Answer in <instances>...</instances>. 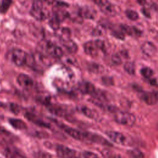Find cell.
I'll return each mask as SVG.
<instances>
[{
	"mask_svg": "<svg viewBox=\"0 0 158 158\" xmlns=\"http://www.w3.org/2000/svg\"><path fill=\"white\" fill-rule=\"evenodd\" d=\"M112 61L115 65H120L122 63V59L118 54H114L112 56Z\"/></svg>",
	"mask_w": 158,
	"mask_h": 158,
	"instance_id": "4dcf8cb0",
	"label": "cell"
},
{
	"mask_svg": "<svg viewBox=\"0 0 158 158\" xmlns=\"http://www.w3.org/2000/svg\"><path fill=\"white\" fill-rule=\"evenodd\" d=\"M125 14H126V16L131 20H136L139 18L138 14L133 10H130V9L127 10L125 11Z\"/></svg>",
	"mask_w": 158,
	"mask_h": 158,
	"instance_id": "d4e9b609",
	"label": "cell"
},
{
	"mask_svg": "<svg viewBox=\"0 0 158 158\" xmlns=\"http://www.w3.org/2000/svg\"><path fill=\"white\" fill-rule=\"evenodd\" d=\"M33 158H51V154L42 151L35 152L33 154Z\"/></svg>",
	"mask_w": 158,
	"mask_h": 158,
	"instance_id": "4316f807",
	"label": "cell"
},
{
	"mask_svg": "<svg viewBox=\"0 0 158 158\" xmlns=\"http://www.w3.org/2000/svg\"><path fill=\"white\" fill-rule=\"evenodd\" d=\"M81 155L83 158H101L98 154L89 151H83Z\"/></svg>",
	"mask_w": 158,
	"mask_h": 158,
	"instance_id": "f1b7e54d",
	"label": "cell"
},
{
	"mask_svg": "<svg viewBox=\"0 0 158 158\" xmlns=\"http://www.w3.org/2000/svg\"><path fill=\"white\" fill-rule=\"evenodd\" d=\"M10 124L15 129L25 130L27 128V124L22 120L18 118H10L9 120Z\"/></svg>",
	"mask_w": 158,
	"mask_h": 158,
	"instance_id": "2e32d148",
	"label": "cell"
},
{
	"mask_svg": "<svg viewBox=\"0 0 158 158\" xmlns=\"http://www.w3.org/2000/svg\"><path fill=\"white\" fill-rule=\"evenodd\" d=\"M22 158H26V157H24V156H23Z\"/></svg>",
	"mask_w": 158,
	"mask_h": 158,
	"instance_id": "f35d334b",
	"label": "cell"
},
{
	"mask_svg": "<svg viewBox=\"0 0 158 158\" xmlns=\"http://www.w3.org/2000/svg\"><path fill=\"white\" fill-rule=\"evenodd\" d=\"M125 70L130 75H133L135 73V66L133 62H127L124 64Z\"/></svg>",
	"mask_w": 158,
	"mask_h": 158,
	"instance_id": "cb8c5ba5",
	"label": "cell"
},
{
	"mask_svg": "<svg viewBox=\"0 0 158 158\" xmlns=\"http://www.w3.org/2000/svg\"><path fill=\"white\" fill-rule=\"evenodd\" d=\"M156 99H157V101H158V91H154L153 92Z\"/></svg>",
	"mask_w": 158,
	"mask_h": 158,
	"instance_id": "8d00e7d4",
	"label": "cell"
},
{
	"mask_svg": "<svg viewBox=\"0 0 158 158\" xmlns=\"http://www.w3.org/2000/svg\"><path fill=\"white\" fill-rule=\"evenodd\" d=\"M25 117L27 118L30 120V122H33L34 124L41 127H44V128H49L50 124L46 122L43 120H42L40 117L36 115L35 114H33L30 112H27L25 114Z\"/></svg>",
	"mask_w": 158,
	"mask_h": 158,
	"instance_id": "30bf717a",
	"label": "cell"
},
{
	"mask_svg": "<svg viewBox=\"0 0 158 158\" xmlns=\"http://www.w3.org/2000/svg\"><path fill=\"white\" fill-rule=\"evenodd\" d=\"M141 49L146 56H152L156 53V47L150 41H146L141 45Z\"/></svg>",
	"mask_w": 158,
	"mask_h": 158,
	"instance_id": "7c38bea8",
	"label": "cell"
},
{
	"mask_svg": "<svg viewBox=\"0 0 158 158\" xmlns=\"http://www.w3.org/2000/svg\"><path fill=\"white\" fill-rule=\"evenodd\" d=\"M88 69L91 72H93L95 73H100L104 71V67L102 65L98 64H95V63L91 64L89 65Z\"/></svg>",
	"mask_w": 158,
	"mask_h": 158,
	"instance_id": "7402d4cb",
	"label": "cell"
},
{
	"mask_svg": "<svg viewBox=\"0 0 158 158\" xmlns=\"http://www.w3.org/2000/svg\"><path fill=\"white\" fill-rule=\"evenodd\" d=\"M112 80L111 78L110 77H105L102 78V82L107 85H112Z\"/></svg>",
	"mask_w": 158,
	"mask_h": 158,
	"instance_id": "836d02e7",
	"label": "cell"
},
{
	"mask_svg": "<svg viewBox=\"0 0 158 158\" xmlns=\"http://www.w3.org/2000/svg\"><path fill=\"white\" fill-rule=\"evenodd\" d=\"M127 154L130 158H144V157L143 152L138 149L128 150Z\"/></svg>",
	"mask_w": 158,
	"mask_h": 158,
	"instance_id": "d6986e66",
	"label": "cell"
},
{
	"mask_svg": "<svg viewBox=\"0 0 158 158\" xmlns=\"http://www.w3.org/2000/svg\"><path fill=\"white\" fill-rule=\"evenodd\" d=\"M141 75L146 78H151L153 75V71L149 67H144L141 70Z\"/></svg>",
	"mask_w": 158,
	"mask_h": 158,
	"instance_id": "484cf974",
	"label": "cell"
},
{
	"mask_svg": "<svg viewBox=\"0 0 158 158\" xmlns=\"http://www.w3.org/2000/svg\"><path fill=\"white\" fill-rule=\"evenodd\" d=\"M80 91L84 93V94H93L94 92L96 91V89L94 88V86L88 81L82 82L80 85L79 87Z\"/></svg>",
	"mask_w": 158,
	"mask_h": 158,
	"instance_id": "5bb4252c",
	"label": "cell"
},
{
	"mask_svg": "<svg viewBox=\"0 0 158 158\" xmlns=\"http://www.w3.org/2000/svg\"><path fill=\"white\" fill-rule=\"evenodd\" d=\"M61 128L67 135L75 139L83 141H92L93 133L81 131L64 125H61Z\"/></svg>",
	"mask_w": 158,
	"mask_h": 158,
	"instance_id": "7a4b0ae2",
	"label": "cell"
},
{
	"mask_svg": "<svg viewBox=\"0 0 158 158\" xmlns=\"http://www.w3.org/2000/svg\"><path fill=\"white\" fill-rule=\"evenodd\" d=\"M94 41H95V43L99 49H103V48L104 47V43L103 41H102L101 40H96Z\"/></svg>",
	"mask_w": 158,
	"mask_h": 158,
	"instance_id": "d6a6232c",
	"label": "cell"
},
{
	"mask_svg": "<svg viewBox=\"0 0 158 158\" xmlns=\"http://www.w3.org/2000/svg\"><path fill=\"white\" fill-rule=\"evenodd\" d=\"M17 81L22 88L26 89H31L35 84L33 79L28 75L24 73L19 75L17 78Z\"/></svg>",
	"mask_w": 158,
	"mask_h": 158,
	"instance_id": "ba28073f",
	"label": "cell"
},
{
	"mask_svg": "<svg viewBox=\"0 0 158 158\" xmlns=\"http://www.w3.org/2000/svg\"><path fill=\"white\" fill-rule=\"evenodd\" d=\"M140 99L148 105H153L157 102V99L153 93L142 92L140 94Z\"/></svg>",
	"mask_w": 158,
	"mask_h": 158,
	"instance_id": "4fadbf2b",
	"label": "cell"
},
{
	"mask_svg": "<svg viewBox=\"0 0 158 158\" xmlns=\"http://www.w3.org/2000/svg\"><path fill=\"white\" fill-rule=\"evenodd\" d=\"M49 109H50V110L51 112H52V113H54V114H56L59 116H64L65 115L67 114L65 110L60 106H52L50 107Z\"/></svg>",
	"mask_w": 158,
	"mask_h": 158,
	"instance_id": "ffe728a7",
	"label": "cell"
},
{
	"mask_svg": "<svg viewBox=\"0 0 158 158\" xmlns=\"http://www.w3.org/2000/svg\"><path fill=\"white\" fill-rule=\"evenodd\" d=\"M83 48H84L85 52L87 55H89L91 56H96L98 51L99 50L94 41H89L85 43Z\"/></svg>",
	"mask_w": 158,
	"mask_h": 158,
	"instance_id": "8fae6325",
	"label": "cell"
},
{
	"mask_svg": "<svg viewBox=\"0 0 158 158\" xmlns=\"http://www.w3.org/2000/svg\"><path fill=\"white\" fill-rule=\"evenodd\" d=\"M63 45L65 48V49L70 52V53H75L77 51L78 46L77 44L72 40H66L62 41Z\"/></svg>",
	"mask_w": 158,
	"mask_h": 158,
	"instance_id": "9a60e30c",
	"label": "cell"
},
{
	"mask_svg": "<svg viewBox=\"0 0 158 158\" xmlns=\"http://www.w3.org/2000/svg\"><path fill=\"white\" fill-rule=\"evenodd\" d=\"M94 2L98 5L100 10L105 14L109 16H114L116 13L114 6L107 1H96Z\"/></svg>",
	"mask_w": 158,
	"mask_h": 158,
	"instance_id": "52a82bcc",
	"label": "cell"
},
{
	"mask_svg": "<svg viewBox=\"0 0 158 158\" xmlns=\"http://www.w3.org/2000/svg\"><path fill=\"white\" fill-rule=\"evenodd\" d=\"M9 59L16 65L22 66L27 63L28 55L21 49H14L8 54Z\"/></svg>",
	"mask_w": 158,
	"mask_h": 158,
	"instance_id": "3957f363",
	"label": "cell"
},
{
	"mask_svg": "<svg viewBox=\"0 0 158 158\" xmlns=\"http://www.w3.org/2000/svg\"><path fill=\"white\" fill-rule=\"evenodd\" d=\"M81 16L87 19H93L95 16V12L94 9L89 7H85L81 10Z\"/></svg>",
	"mask_w": 158,
	"mask_h": 158,
	"instance_id": "ac0fdd59",
	"label": "cell"
},
{
	"mask_svg": "<svg viewBox=\"0 0 158 158\" xmlns=\"http://www.w3.org/2000/svg\"><path fill=\"white\" fill-rule=\"evenodd\" d=\"M103 155L106 158H123L120 154H115L109 151H105L103 152Z\"/></svg>",
	"mask_w": 158,
	"mask_h": 158,
	"instance_id": "f546056e",
	"label": "cell"
},
{
	"mask_svg": "<svg viewBox=\"0 0 158 158\" xmlns=\"http://www.w3.org/2000/svg\"><path fill=\"white\" fill-rule=\"evenodd\" d=\"M30 14L36 20H43L49 17L50 12L44 4V2L36 1L33 2Z\"/></svg>",
	"mask_w": 158,
	"mask_h": 158,
	"instance_id": "6da1fadb",
	"label": "cell"
},
{
	"mask_svg": "<svg viewBox=\"0 0 158 158\" xmlns=\"http://www.w3.org/2000/svg\"><path fill=\"white\" fill-rule=\"evenodd\" d=\"M114 120L119 124L131 127L135 124L136 122V117L130 112L118 111L115 114Z\"/></svg>",
	"mask_w": 158,
	"mask_h": 158,
	"instance_id": "277c9868",
	"label": "cell"
},
{
	"mask_svg": "<svg viewBox=\"0 0 158 158\" xmlns=\"http://www.w3.org/2000/svg\"><path fill=\"white\" fill-rule=\"evenodd\" d=\"M60 20L56 15H54L50 19L49 23L52 29L54 30H57L60 27Z\"/></svg>",
	"mask_w": 158,
	"mask_h": 158,
	"instance_id": "603a6c76",
	"label": "cell"
},
{
	"mask_svg": "<svg viewBox=\"0 0 158 158\" xmlns=\"http://www.w3.org/2000/svg\"><path fill=\"white\" fill-rule=\"evenodd\" d=\"M56 152L61 158H81V154L78 151L64 145H57Z\"/></svg>",
	"mask_w": 158,
	"mask_h": 158,
	"instance_id": "5b68a950",
	"label": "cell"
},
{
	"mask_svg": "<svg viewBox=\"0 0 158 158\" xmlns=\"http://www.w3.org/2000/svg\"><path fill=\"white\" fill-rule=\"evenodd\" d=\"M112 35H114L115 37L121 39V40H123L124 39V35L122 31H114L112 33Z\"/></svg>",
	"mask_w": 158,
	"mask_h": 158,
	"instance_id": "1f68e13d",
	"label": "cell"
},
{
	"mask_svg": "<svg viewBox=\"0 0 158 158\" xmlns=\"http://www.w3.org/2000/svg\"><path fill=\"white\" fill-rule=\"evenodd\" d=\"M12 1H2L0 4V12L1 13L6 12L10 7Z\"/></svg>",
	"mask_w": 158,
	"mask_h": 158,
	"instance_id": "83f0119b",
	"label": "cell"
},
{
	"mask_svg": "<svg viewBox=\"0 0 158 158\" xmlns=\"http://www.w3.org/2000/svg\"><path fill=\"white\" fill-rule=\"evenodd\" d=\"M122 31H124L127 34L129 35H136V36H139L141 34L140 31L137 29L135 27H130L127 25H122L120 26Z\"/></svg>",
	"mask_w": 158,
	"mask_h": 158,
	"instance_id": "e0dca14e",
	"label": "cell"
},
{
	"mask_svg": "<svg viewBox=\"0 0 158 158\" xmlns=\"http://www.w3.org/2000/svg\"><path fill=\"white\" fill-rule=\"evenodd\" d=\"M11 109L14 112V113H18L19 112V106L17 104H13L11 105Z\"/></svg>",
	"mask_w": 158,
	"mask_h": 158,
	"instance_id": "e575fe53",
	"label": "cell"
},
{
	"mask_svg": "<svg viewBox=\"0 0 158 158\" xmlns=\"http://www.w3.org/2000/svg\"><path fill=\"white\" fill-rule=\"evenodd\" d=\"M142 12H143V14L145 15V16H146V17H150V14H149V13L148 12V10L147 9H142Z\"/></svg>",
	"mask_w": 158,
	"mask_h": 158,
	"instance_id": "d590c367",
	"label": "cell"
},
{
	"mask_svg": "<svg viewBox=\"0 0 158 158\" xmlns=\"http://www.w3.org/2000/svg\"><path fill=\"white\" fill-rule=\"evenodd\" d=\"M106 134L107 137L115 143L122 145H126L128 143V138L122 133L115 131H108L106 132Z\"/></svg>",
	"mask_w": 158,
	"mask_h": 158,
	"instance_id": "8992f818",
	"label": "cell"
},
{
	"mask_svg": "<svg viewBox=\"0 0 158 158\" xmlns=\"http://www.w3.org/2000/svg\"><path fill=\"white\" fill-rule=\"evenodd\" d=\"M46 51L49 55L55 57H61L64 54L62 49L59 46L50 42L46 44Z\"/></svg>",
	"mask_w": 158,
	"mask_h": 158,
	"instance_id": "9c48e42d",
	"label": "cell"
},
{
	"mask_svg": "<svg viewBox=\"0 0 158 158\" xmlns=\"http://www.w3.org/2000/svg\"><path fill=\"white\" fill-rule=\"evenodd\" d=\"M78 110L81 113H82L83 115H85V116H86L89 118H94V112L91 109L88 108V107L81 106L78 107Z\"/></svg>",
	"mask_w": 158,
	"mask_h": 158,
	"instance_id": "44dd1931",
	"label": "cell"
},
{
	"mask_svg": "<svg viewBox=\"0 0 158 158\" xmlns=\"http://www.w3.org/2000/svg\"><path fill=\"white\" fill-rule=\"evenodd\" d=\"M2 106V103L0 102V107H1Z\"/></svg>",
	"mask_w": 158,
	"mask_h": 158,
	"instance_id": "74e56055",
	"label": "cell"
}]
</instances>
